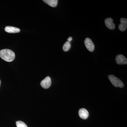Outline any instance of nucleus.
Instances as JSON below:
<instances>
[{"label":"nucleus","instance_id":"1","mask_svg":"<svg viewBox=\"0 0 127 127\" xmlns=\"http://www.w3.org/2000/svg\"><path fill=\"white\" fill-rule=\"evenodd\" d=\"M0 57L7 62H11L15 59V55L13 51L9 49H3L0 51Z\"/></svg>","mask_w":127,"mask_h":127},{"label":"nucleus","instance_id":"2","mask_svg":"<svg viewBox=\"0 0 127 127\" xmlns=\"http://www.w3.org/2000/svg\"><path fill=\"white\" fill-rule=\"evenodd\" d=\"M108 79L110 80L112 84L115 87L123 88L124 87L123 82L117 77L113 75H109L108 76Z\"/></svg>","mask_w":127,"mask_h":127},{"label":"nucleus","instance_id":"3","mask_svg":"<svg viewBox=\"0 0 127 127\" xmlns=\"http://www.w3.org/2000/svg\"><path fill=\"white\" fill-rule=\"evenodd\" d=\"M84 44L87 49L90 52H93L94 50L95 46L93 42L90 38H87L84 40Z\"/></svg>","mask_w":127,"mask_h":127},{"label":"nucleus","instance_id":"4","mask_svg":"<svg viewBox=\"0 0 127 127\" xmlns=\"http://www.w3.org/2000/svg\"><path fill=\"white\" fill-rule=\"evenodd\" d=\"M51 84V80L50 77L47 76L40 83L41 86L44 89H48L50 87Z\"/></svg>","mask_w":127,"mask_h":127},{"label":"nucleus","instance_id":"5","mask_svg":"<svg viewBox=\"0 0 127 127\" xmlns=\"http://www.w3.org/2000/svg\"><path fill=\"white\" fill-rule=\"evenodd\" d=\"M116 63L119 65H124L127 64V58L122 55H118L116 56Z\"/></svg>","mask_w":127,"mask_h":127},{"label":"nucleus","instance_id":"6","mask_svg":"<svg viewBox=\"0 0 127 127\" xmlns=\"http://www.w3.org/2000/svg\"><path fill=\"white\" fill-rule=\"evenodd\" d=\"M127 19L125 18L120 19V24L119 25V29L121 31L124 32L127 29Z\"/></svg>","mask_w":127,"mask_h":127},{"label":"nucleus","instance_id":"7","mask_svg":"<svg viewBox=\"0 0 127 127\" xmlns=\"http://www.w3.org/2000/svg\"><path fill=\"white\" fill-rule=\"evenodd\" d=\"M105 24L107 27L110 30H113L115 28L113 20L111 18H107L105 20Z\"/></svg>","mask_w":127,"mask_h":127},{"label":"nucleus","instance_id":"8","mask_svg":"<svg viewBox=\"0 0 127 127\" xmlns=\"http://www.w3.org/2000/svg\"><path fill=\"white\" fill-rule=\"evenodd\" d=\"M79 115L80 117L83 119H87L88 118L89 114L87 110L85 108H81L79 111Z\"/></svg>","mask_w":127,"mask_h":127},{"label":"nucleus","instance_id":"9","mask_svg":"<svg viewBox=\"0 0 127 127\" xmlns=\"http://www.w3.org/2000/svg\"><path fill=\"white\" fill-rule=\"evenodd\" d=\"M6 32L9 33H15L20 32V29L17 28L12 26H6L5 28Z\"/></svg>","mask_w":127,"mask_h":127},{"label":"nucleus","instance_id":"10","mask_svg":"<svg viewBox=\"0 0 127 127\" xmlns=\"http://www.w3.org/2000/svg\"><path fill=\"white\" fill-rule=\"evenodd\" d=\"M43 1L52 7H56L57 5L58 0H43Z\"/></svg>","mask_w":127,"mask_h":127},{"label":"nucleus","instance_id":"11","mask_svg":"<svg viewBox=\"0 0 127 127\" xmlns=\"http://www.w3.org/2000/svg\"><path fill=\"white\" fill-rule=\"evenodd\" d=\"M71 47L70 42L67 41L64 43L63 46V50L64 52H67L70 50Z\"/></svg>","mask_w":127,"mask_h":127},{"label":"nucleus","instance_id":"12","mask_svg":"<svg viewBox=\"0 0 127 127\" xmlns=\"http://www.w3.org/2000/svg\"><path fill=\"white\" fill-rule=\"evenodd\" d=\"M16 125L17 127H28L26 124L22 121H17L16 122Z\"/></svg>","mask_w":127,"mask_h":127},{"label":"nucleus","instance_id":"13","mask_svg":"<svg viewBox=\"0 0 127 127\" xmlns=\"http://www.w3.org/2000/svg\"><path fill=\"white\" fill-rule=\"evenodd\" d=\"M72 38L71 37H69L67 39V41L68 42H70L72 40Z\"/></svg>","mask_w":127,"mask_h":127},{"label":"nucleus","instance_id":"14","mask_svg":"<svg viewBox=\"0 0 127 127\" xmlns=\"http://www.w3.org/2000/svg\"><path fill=\"white\" fill-rule=\"evenodd\" d=\"M1 83V82L0 80V86Z\"/></svg>","mask_w":127,"mask_h":127}]
</instances>
